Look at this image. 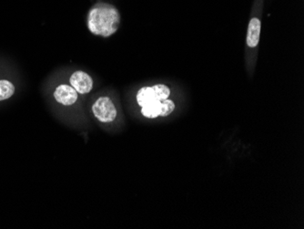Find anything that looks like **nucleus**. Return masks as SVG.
I'll return each instance as SVG.
<instances>
[{
    "label": "nucleus",
    "instance_id": "1",
    "mask_svg": "<svg viewBox=\"0 0 304 229\" xmlns=\"http://www.w3.org/2000/svg\"><path fill=\"white\" fill-rule=\"evenodd\" d=\"M170 89L165 84L145 86L137 92V103L141 107V114L145 118L168 117L175 111L176 105L169 100Z\"/></svg>",
    "mask_w": 304,
    "mask_h": 229
},
{
    "label": "nucleus",
    "instance_id": "2",
    "mask_svg": "<svg viewBox=\"0 0 304 229\" xmlns=\"http://www.w3.org/2000/svg\"><path fill=\"white\" fill-rule=\"evenodd\" d=\"M120 22L121 16L115 6L99 2L89 11L87 26L93 35L110 38L118 30Z\"/></svg>",
    "mask_w": 304,
    "mask_h": 229
},
{
    "label": "nucleus",
    "instance_id": "3",
    "mask_svg": "<svg viewBox=\"0 0 304 229\" xmlns=\"http://www.w3.org/2000/svg\"><path fill=\"white\" fill-rule=\"evenodd\" d=\"M264 0H254L252 17L247 28L246 45L254 50L259 45L261 31V13Z\"/></svg>",
    "mask_w": 304,
    "mask_h": 229
},
{
    "label": "nucleus",
    "instance_id": "4",
    "mask_svg": "<svg viewBox=\"0 0 304 229\" xmlns=\"http://www.w3.org/2000/svg\"><path fill=\"white\" fill-rule=\"evenodd\" d=\"M92 111L96 118L103 124H110L117 118L115 104L108 96H101L92 105Z\"/></svg>",
    "mask_w": 304,
    "mask_h": 229
},
{
    "label": "nucleus",
    "instance_id": "5",
    "mask_svg": "<svg viewBox=\"0 0 304 229\" xmlns=\"http://www.w3.org/2000/svg\"><path fill=\"white\" fill-rule=\"evenodd\" d=\"M70 82L76 92L80 94H87L93 89V79L84 72H75L70 79Z\"/></svg>",
    "mask_w": 304,
    "mask_h": 229
},
{
    "label": "nucleus",
    "instance_id": "6",
    "mask_svg": "<svg viewBox=\"0 0 304 229\" xmlns=\"http://www.w3.org/2000/svg\"><path fill=\"white\" fill-rule=\"evenodd\" d=\"M54 98L60 104L70 106L78 100V92L72 87L67 84L58 86L54 92Z\"/></svg>",
    "mask_w": 304,
    "mask_h": 229
},
{
    "label": "nucleus",
    "instance_id": "7",
    "mask_svg": "<svg viewBox=\"0 0 304 229\" xmlns=\"http://www.w3.org/2000/svg\"><path fill=\"white\" fill-rule=\"evenodd\" d=\"M15 93V86L8 80H0V101L9 99Z\"/></svg>",
    "mask_w": 304,
    "mask_h": 229
}]
</instances>
